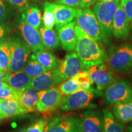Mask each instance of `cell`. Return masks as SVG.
I'll return each mask as SVG.
<instances>
[{"label": "cell", "instance_id": "obj_1", "mask_svg": "<svg viewBox=\"0 0 132 132\" xmlns=\"http://www.w3.org/2000/svg\"><path fill=\"white\" fill-rule=\"evenodd\" d=\"M75 31L77 37L75 53L81 61L85 70L105 63L107 56L101 44L89 37L77 24Z\"/></svg>", "mask_w": 132, "mask_h": 132}, {"label": "cell", "instance_id": "obj_2", "mask_svg": "<svg viewBox=\"0 0 132 132\" xmlns=\"http://www.w3.org/2000/svg\"><path fill=\"white\" fill-rule=\"evenodd\" d=\"M120 4V0L97 1L94 6L93 11L98 21L102 40L108 44L112 37V26L116 11Z\"/></svg>", "mask_w": 132, "mask_h": 132}, {"label": "cell", "instance_id": "obj_3", "mask_svg": "<svg viewBox=\"0 0 132 132\" xmlns=\"http://www.w3.org/2000/svg\"><path fill=\"white\" fill-rule=\"evenodd\" d=\"M106 61L111 70L127 73L132 69V45L125 43L111 50Z\"/></svg>", "mask_w": 132, "mask_h": 132}, {"label": "cell", "instance_id": "obj_4", "mask_svg": "<svg viewBox=\"0 0 132 132\" xmlns=\"http://www.w3.org/2000/svg\"><path fill=\"white\" fill-rule=\"evenodd\" d=\"M11 52L8 72L22 70L31 56V50L26 42L18 37H10L7 40Z\"/></svg>", "mask_w": 132, "mask_h": 132}, {"label": "cell", "instance_id": "obj_5", "mask_svg": "<svg viewBox=\"0 0 132 132\" xmlns=\"http://www.w3.org/2000/svg\"><path fill=\"white\" fill-rule=\"evenodd\" d=\"M131 101L132 85L128 81L123 79L115 80L105 89L104 102L107 105Z\"/></svg>", "mask_w": 132, "mask_h": 132}, {"label": "cell", "instance_id": "obj_6", "mask_svg": "<svg viewBox=\"0 0 132 132\" xmlns=\"http://www.w3.org/2000/svg\"><path fill=\"white\" fill-rule=\"evenodd\" d=\"M76 24L94 40L101 44V31L94 12L90 8L77 9Z\"/></svg>", "mask_w": 132, "mask_h": 132}, {"label": "cell", "instance_id": "obj_7", "mask_svg": "<svg viewBox=\"0 0 132 132\" xmlns=\"http://www.w3.org/2000/svg\"><path fill=\"white\" fill-rule=\"evenodd\" d=\"M55 75L60 83L69 80L79 72L85 70L81 61L75 52L67 53L59 62V65L53 69Z\"/></svg>", "mask_w": 132, "mask_h": 132}, {"label": "cell", "instance_id": "obj_8", "mask_svg": "<svg viewBox=\"0 0 132 132\" xmlns=\"http://www.w3.org/2000/svg\"><path fill=\"white\" fill-rule=\"evenodd\" d=\"M95 91L93 88L87 90H80L71 94L65 95L61 104V110L64 111L85 108L90 105L95 96Z\"/></svg>", "mask_w": 132, "mask_h": 132}, {"label": "cell", "instance_id": "obj_9", "mask_svg": "<svg viewBox=\"0 0 132 132\" xmlns=\"http://www.w3.org/2000/svg\"><path fill=\"white\" fill-rule=\"evenodd\" d=\"M63 95L58 87H53L49 89L39 91L37 110L41 113H50L60 107Z\"/></svg>", "mask_w": 132, "mask_h": 132}, {"label": "cell", "instance_id": "obj_10", "mask_svg": "<svg viewBox=\"0 0 132 132\" xmlns=\"http://www.w3.org/2000/svg\"><path fill=\"white\" fill-rule=\"evenodd\" d=\"M92 82L97 87V90L105 89L116 80L115 74L106 64L94 65L87 70Z\"/></svg>", "mask_w": 132, "mask_h": 132}, {"label": "cell", "instance_id": "obj_11", "mask_svg": "<svg viewBox=\"0 0 132 132\" xmlns=\"http://www.w3.org/2000/svg\"><path fill=\"white\" fill-rule=\"evenodd\" d=\"M79 127L80 132H103V113L97 110H87L79 120Z\"/></svg>", "mask_w": 132, "mask_h": 132}, {"label": "cell", "instance_id": "obj_12", "mask_svg": "<svg viewBox=\"0 0 132 132\" xmlns=\"http://www.w3.org/2000/svg\"><path fill=\"white\" fill-rule=\"evenodd\" d=\"M19 28L24 41L33 53L47 50L43 44L40 32L38 29L31 26L22 17L20 20Z\"/></svg>", "mask_w": 132, "mask_h": 132}, {"label": "cell", "instance_id": "obj_13", "mask_svg": "<svg viewBox=\"0 0 132 132\" xmlns=\"http://www.w3.org/2000/svg\"><path fill=\"white\" fill-rule=\"evenodd\" d=\"M44 5L48 7L53 12L56 29L73 21L77 15L76 8L50 2L44 3Z\"/></svg>", "mask_w": 132, "mask_h": 132}, {"label": "cell", "instance_id": "obj_14", "mask_svg": "<svg viewBox=\"0 0 132 132\" xmlns=\"http://www.w3.org/2000/svg\"><path fill=\"white\" fill-rule=\"evenodd\" d=\"M130 32V22L120 4L116 11L113 21L112 34L118 40H124L128 37Z\"/></svg>", "mask_w": 132, "mask_h": 132}, {"label": "cell", "instance_id": "obj_15", "mask_svg": "<svg viewBox=\"0 0 132 132\" xmlns=\"http://www.w3.org/2000/svg\"><path fill=\"white\" fill-rule=\"evenodd\" d=\"M47 132H80L79 120L73 117H59L49 122Z\"/></svg>", "mask_w": 132, "mask_h": 132}, {"label": "cell", "instance_id": "obj_16", "mask_svg": "<svg viewBox=\"0 0 132 132\" xmlns=\"http://www.w3.org/2000/svg\"><path fill=\"white\" fill-rule=\"evenodd\" d=\"M75 21H72L57 29L58 37L64 50L72 52L75 48L77 37L75 31Z\"/></svg>", "mask_w": 132, "mask_h": 132}, {"label": "cell", "instance_id": "obj_17", "mask_svg": "<svg viewBox=\"0 0 132 132\" xmlns=\"http://www.w3.org/2000/svg\"><path fill=\"white\" fill-rule=\"evenodd\" d=\"M39 91L29 86L18 92L16 101L21 108L25 109L28 113L35 112L37 110V103L39 100Z\"/></svg>", "mask_w": 132, "mask_h": 132}, {"label": "cell", "instance_id": "obj_18", "mask_svg": "<svg viewBox=\"0 0 132 132\" xmlns=\"http://www.w3.org/2000/svg\"><path fill=\"white\" fill-rule=\"evenodd\" d=\"M59 83L54 70H51L33 77L30 86L38 91H42L49 89Z\"/></svg>", "mask_w": 132, "mask_h": 132}, {"label": "cell", "instance_id": "obj_19", "mask_svg": "<svg viewBox=\"0 0 132 132\" xmlns=\"http://www.w3.org/2000/svg\"><path fill=\"white\" fill-rule=\"evenodd\" d=\"M32 77L23 70L15 72H8L4 81L15 90L19 92L30 86Z\"/></svg>", "mask_w": 132, "mask_h": 132}, {"label": "cell", "instance_id": "obj_20", "mask_svg": "<svg viewBox=\"0 0 132 132\" xmlns=\"http://www.w3.org/2000/svg\"><path fill=\"white\" fill-rule=\"evenodd\" d=\"M25 109L20 106L19 102L13 98H0V113L4 119L27 113Z\"/></svg>", "mask_w": 132, "mask_h": 132}, {"label": "cell", "instance_id": "obj_21", "mask_svg": "<svg viewBox=\"0 0 132 132\" xmlns=\"http://www.w3.org/2000/svg\"><path fill=\"white\" fill-rule=\"evenodd\" d=\"M113 114L118 121L125 123L132 121V101L113 105Z\"/></svg>", "mask_w": 132, "mask_h": 132}, {"label": "cell", "instance_id": "obj_22", "mask_svg": "<svg viewBox=\"0 0 132 132\" xmlns=\"http://www.w3.org/2000/svg\"><path fill=\"white\" fill-rule=\"evenodd\" d=\"M48 70H53L57 67L59 61L52 53L47 50L38 51L31 56Z\"/></svg>", "mask_w": 132, "mask_h": 132}, {"label": "cell", "instance_id": "obj_23", "mask_svg": "<svg viewBox=\"0 0 132 132\" xmlns=\"http://www.w3.org/2000/svg\"><path fill=\"white\" fill-rule=\"evenodd\" d=\"M102 113L104 118L103 132H124V125L116 119L113 113L108 108H104Z\"/></svg>", "mask_w": 132, "mask_h": 132}, {"label": "cell", "instance_id": "obj_24", "mask_svg": "<svg viewBox=\"0 0 132 132\" xmlns=\"http://www.w3.org/2000/svg\"><path fill=\"white\" fill-rule=\"evenodd\" d=\"M21 17L28 23L36 29L40 28L42 22V14L37 6L31 4L21 14Z\"/></svg>", "mask_w": 132, "mask_h": 132}, {"label": "cell", "instance_id": "obj_25", "mask_svg": "<svg viewBox=\"0 0 132 132\" xmlns=\"http://www.w3.org/2000/svg\"><path fill=\"white\" fill-rule=\"evenodd\" d=\"M39 31L43 44L46 49L53 50L57 48L59 44V39L55 31L42 26L39 28Z\"/></svg>", "mask_w": 132, "mask_h": 132}, {"label": "cell", "instance_id": "obj_26", "mask_svg": "<svg viewBox=\"0 0 132 132\" xmlns=\"http://www.w3.org/2000/svg\"><path fill=\"white\" fill-rule=\"evenodd\" d=\"M59 90L63 95L73 94L81 89L80 82L77 76L75 75L69 80L62 82L58 87Z\"/></svg>", "mask_w": 132, "mask_h": 132}, {"label": "cell", "instance_id": "obj_27", "mask_svg": "<svg viewBox=\"0 0 132 132\" xmlns=\"http://www.w3.org/2000/svg\"><path fill=\"white\" fill-rule=\"evenodd\" d=\"M22 70L32 78L48 71L47 69L31 56L30 61L25 64Z\"/></svg>", "mask_w": 132, "mask_h": 132}, {"label": "cell", "instance_id": "obj_28", "mask_svg": "<svg viewBox=\"0 0 132 132\" xmlns=\"http://www.w3.org/2000/svg\"><path fill=\"white\" fill-rule=\"evenodd\" d=\"M11 59V52L7 41H4L0 45V70L7 72Z\"/></svg>", "mask_w": 132, "mask_h": 132}, {"label": "cell", "instance_id": "obj_29", "mask_svg": "<svg viewBox=\"0 0 132 132\" xmlns=\"http://www.w3.org/2000/svg\"><path fill=\"white\" fill-rule=\"evenodd\" d=\"M49 122L48 119H39L26 128V132H47Z\"/></svg>", "mask_w": 132, "mask_h": 132}, {"label": "cell", "instance_id": "obj_30", "mask_svg": "<svg viewBox=\"0 0 132 132\" xmlns=\"http://www.w3.org/2000/svg\"><path fill=\"white\" fill-rule=\"evenodd\" d=\"M44 12L42 19L44 26L46 28L53 29L55 26V18L53 12L45 5H44Z\"/></svg>", "mask_w": 132, "mask_h": 132}, {"label": "cell", "instance_id": "obj_31", "mask_svg": "<svg viewBox=\"0 0 132 132\" xmlns=\"http://www.w3.org/2000/svg\"><path fill=\"white\" fill-rule=\"evenodd\" d=\"M120 4L122 7L129 20L132 39V0H121L120 1Z\"/></svg>", "mask_w": 132, "mask_h": 132}, {"label": "cell", "instance_id": "obj_32", "mask_svg": "<svg viewBox=\"0 0 132 132\" xmlns=\"http://www.w3.org/2000/svg\"><path fill=\"white\" fill-rule=\"evenodd\" d=\"M18 92L9 86L0 88V98H13L16 100Z\"/></svg>", "mask_w": 132, "mask_h": 132}, {"label": "cell", "instance_id": "obj_33", "mask_svg": "<svg viewBox=\"0 0 132 132\" xmlns=\"http://www.w3.org/2000/svg\"><path fill=\"white\" fill-rule=\"evenodd\" d=\"M7 1L19 11L23 12L26 8L28 7L31 5V0H7Z\"/></svg>", "mask_w": 132, "mask_h": 132}, {"label": "cell", "instance_id": "obj_34", "mask_svg": "<svg viewBox=\"0 0 132 132\" xmlns=\"http://www.w3.org/2000/svg\"><path fill=\"white\" fill-rule=\"evenodd\" d=\"M8 10L3 0H0V23L4 22L9 18Z\"/></svg>", "mask_w": 132, "mask_h": 132}, {"label": "cell", "instance_id": "obj_35", "mask_svg": "<svg viewBox=\"0 0 132 132\" xmlns=\"http://www.w3.org/2000/svg\"><path fill=\"white\" fill-rule=\"evenodd\" d=\"M81 0H56L55 3L64 5L69 7L77 8L80 7Z\"/></svg>", "mask_w": 132, "mask_h": 132}, {"label": "cell", "instance_id": "obj_36", "mask_svg": "<svg viewBox=\"0 0 132 132\" xmlns=\"http://www.w3.org/2000/svg\"><path fill=\"white\" fill-rule=\"evenodd\" d=\"M10 30V27L7 24H0V45L4 42Z\"/></svg>", "mask_w": 132, "mask_h": 132}, {"label": "cell", "instance_id": "obj_37", "mask_svg": "<svg viewBox=\"0 0 132 132\" xmlns=\"http://www.w3.org/2000/svg\"><path fill=\"white\" fill-rule=\"evenodd\" d=\"M98 0H81L80 8H89L94 6Z\"/></svg>", "mask_w": 132, "mask_h": 132}, {"label": "cell", "instance_id": "obj_38", "mask_svg": "<svg viewBox=\"0 0 132 132\" xmlns=\"http://www.w3.org/2000/svg\"><path fill=\"white\" fill-rule=\"evenodd\" d=\"M8 73V72H6V71L0 70V81H4L5 78L7 76Z\"/></svg>", "mask_w": 132, "mask_h": 132}, {"label": "cell", "instance_id": "obj_39", "mask_svg": "<svg viewBox=\"0 0 132 132\" xmlns=\"http://www.w3.org/2000/svg\"><path fill=\"white\" fill-rule=\"evenodd\" d=\"M126 132H132V122L128 125L127 128V131Z\"/></svg>", "mask_w": 132, "mask_h": 132}, {"label": "cell", "instance_id": "obj_40", "mask_svg": "<svg viewBox=\"0 0 132 132\" xmlns=\"http://www.w3.org/2000/svg\"><path fill=\"white\" fill-rule=\"evenodd\" d=\"M7 86H9V85H8L6 82L1 81H0V88H1V87H3Z\"/></svg>", "mask_w": 132, "mask_h": 132}, {"label": "cell", "instance_id": "obj_41", "mask_svg": "<svg viewBox=\"0 0 132 132\" xmlns=\"http://www.w3.org/2000/svg\"><path fill=\"white\" fill-rule=\"evenodd\" d=\"M26 128H26V127L22 128H21V129H20L19 130H17V131H14V132H26Z\"/></svg>", "mask_w": 132, "mask_h": 132}, {"label": "cell", "instance_id": "obj_42", "mask_svg": "<svg viewBox=\"0 0 132 132\" xmlns=\"http://www.w3.org/2000/svg\"><path fill=\"white\" fill-rule=\"evenodd\" d=\"M4 119V118H3V117L2 116V115L1 114V113H0V122L1 121V120Z\"/></svg>", "mask_w": 132, "mask_h": 132}, {"label": "cell", "instance_id": "obj_43", "mask_svg": "<svg viewBox=\"0 0 132 132\" xmlns=\"http://www.w3.org/2000/svg\"><path fill=\"white\" fill-rule=\"evenodd\" d=\"M31 1H35V2H38V1H40V0H31Z\"/></svg>", "mask_w": 132, "mask_h": 132}, {"label": "cell", "instance_id": "obj_44", "mask_svg": "<svg viewBox=\"0 0 132 132\" xmlns=\"http://www.w3.org/2000/svg\"><path fill=\"white\" fill-rule=\"evenodd\" d=\"M107 1V0H98V1Z\"/></svg>", "mask_w": 132, "mask_h": 132}]
</instances>
